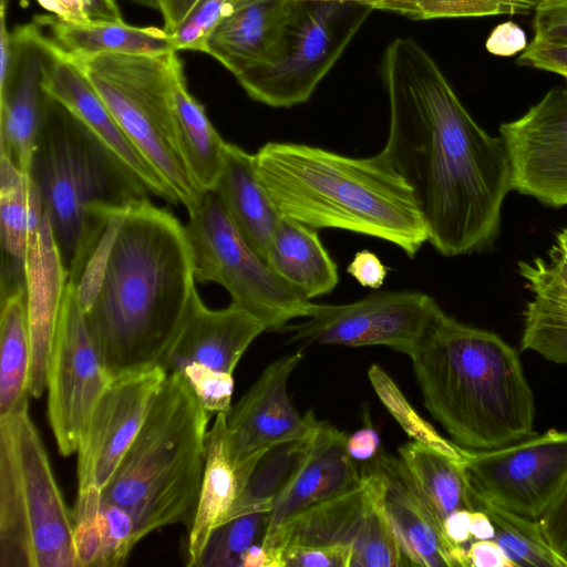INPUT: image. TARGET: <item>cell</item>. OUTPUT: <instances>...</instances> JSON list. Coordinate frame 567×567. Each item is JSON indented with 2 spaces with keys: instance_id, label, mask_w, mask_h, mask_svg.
Segmentation results:
<instances>
[{
  "instance_id": "27",
  "label": "cell",
  "mask_w": 567,
  "mask_h": 567,
  "mask_svg": "<svg viewBox=\"0 0 567 567\" xmlns=\"http://www.w3.org/2000/svg\"><path fill=\"white\" fill-rule=\"evenodd\" d=\"M244 489L228 447L227 414L217 413L206 437V462L187 544V566L197 567L213 530L224 524Z\"/></svg>"
},
{
  "instance_id": "48",
  "label": "cell",
  "mask_w": 567,
  "mask_h": 567,
  "mask_svg": "<svg viewBox=\"0 0 567 567\" xmlns=\"http://www.w3.org/2000/svg\"><path fill=\"white\" fill-rule=\"evenodd\" d=\"M350 274L361 286L378 289L386 277L388 270L379 257L367 249L358 251L347 267Z\"/></svg>"
},
{
  "instance_id": "34",
  "label": "cell",
  "mask_w": 567,
  "mask_h": 567,
  "mask_svg": "<svg viewBox=\"0 0 567 567\" xmlns=\"http://www.w3.org/2000/svg\"><path fill=\"white\" fill-rule=\"evenodd\" d=\"M319 422V420H318ZM269 449L257 462L227 520L256 512H270L274 501L306 457L317 431Z\"/></svg>"
},
{
  "instance_id": "38",
  "label": "cell",
  "mask_w": 567,
  "mask_h": 567,
  "mask_svg": "<svg viewBox=\"0 0 567 567\" xmlns=\"http://www.w3.org/2000/svg\"><path fill=\"white\" fill-rule=\"evenodd\" d=\"M269 512H256L231 518L210 534L197 567H241L245 551L261 544Z\"/></svg>"
},
{
  "instance_id": "5",
  "label": "cell",
  "mask_w": 567,
  "mask_h": 567,
  "mask_svg": "<svg viewBox=\"0 0 567 567\" xmlns=\"http://www.w3.org/2000/svg\"><path fill=\"white\" fill-rule=\"evenodd\" d=\"M209 412L181 372L168 373L127 453L101 491L135 523L138 543L167 525L190 528L206 462Z\"/></svg>"
},
{
  "instance_id": "10",
  "label": "cell",
  "mask_w": 567,
  "mask_h": 567,
  "mask_svg": "<svg viewBox=\"0 0 567 567\" xmlns=\"http://www.w3.org/2000/svg\"><path fill=\"white\" fill-rule=\"evenodd\" d=\"M372 10L352 0H297L274 56L235 75L237 82L271 107L307 102Z\"/></svg>"
},
{
  "instance_id": "25",
  "label": "cell",
  "mask_w": 567,
  "mask_h": 567,
  "mask_svg": "<svg viewBox=\"0 0 567 567\" xmlns=\"http://www.w3.org/2000/svg\"><path fill=\"white\" fill-rule=\"evenodd\" d=\"M297 0H235L210 33L206 54L237 75L274 56Z\"/></svg>"
},
{
  "instance_id": "47",
  "label": "cell",
  "mask_w": 567,
  "mask_h": 567,
  "mask_svg": "<svg viewBox=\"0 0 567 567\" xmlns=\"http://www.w3.org/2000/svg\"><path fill=\"white\" fill-rule=\"evenodd\" d=\"M526 47L525 31L513 21L497 24L485 41L487 52L497 56H513Z\"/></svg>"
},
{
  "instance_id": "7",
  "label": "cell",
  "mask_w": 567,
  "mask_h": 567,
  "mask_svg": "<svg viewBox=\"0 0 567 567\" xmlns=\"http://www.w3.org/2000/svg\"><path fill=\"white\" fill-rule=\"evenodd\" d=\"M0 567H78L72 512L28 406L0 419Z\"/></svg>"
},
{
  "instance_id": "50",
  "label": "cell",
  "mask_w": 567,
  "mask_h": 567,
  "mask_svg": "<svg viewBox=\"0 0 567 567\" xmlns=\"http://www.w3.org/2000/svg\"><path fill=\"white\" fill-rule=\"evenodd\" d=\"M379 435L371 427H363L348 436L347 450L353 460H371L379 450Z\"/></svg>"
},
{
  "instance_id": "30",
  "label": "cell",
  "mask_w": 567,
  "mask_h": 567,
  "mask_svg": "<svg viewBox=\"0 0 567 567\" xmlns=\"http://www.w3.org/2000/svg\"><path fill=\"white\" fill-rule=\"evenodd\" d=\"M173 134L178 155L195 185L203 192L216 186L225 159L226 143L187 90L183 68L172 91Z\"/></svg>"
},
{
  "instance_id": "3",
  "label": "cell",
  "mask_w": 567,
  "mask_h": 567,
  "mask_svg": "<svg viewBox=\"0 0 567 567\" xmlns=\"http://www.w3.org/2000/svg\"><path fill=\"white\" fill-rule=\"evenodd\" d=\"M406 355L425 408L457 445L493 450L537 434L518 352L498 334L464 324L436 305Z\"/></svg>"
},
{
  "instance_id": "19",
  "label": "cell",
  "mask_w": 567,
  "mask_h": 567,
  "mask_svg": "<svg viewBox=\"0 0 567 567\" xmlns=\"http://www.w3.org/2000/svg\"><path fill=\"white\" fill-rule=\"evenodd\" d=\"M370 497L362 484L313 505L262 539L269 567H350Z\"/></svg>"
},
{
  "instance_id": "49",
  "label": "cell",
  "mask_w": 567,
  "mask_h": 567,
  "mask_svg": "<svg viewBox=\"0 0 567 567\" xmlns=\"http://www.w3.org/2000/svg\"><path fill=\"white\" fill-rule=\"evenodd\" d=\"M470 566L516 567L495 539H477L467 549Z\"/></svg>"
},
{
  "instance_id": "13",
  "label": "cell",
  "mask_w": 567,
  "mask_h": 567,
  "mask_svg": "<svg viewBox=\"0 0 567 567\" xmlns=\"http://www.w3.org/2000/svg\"><path fill=\"white\" fill-rule=\"evenodd\" d=\"M437 302L419 291H381L346 305H312L305 322L287 326L290 342L386 346L405 354Z\"/></svg>"
},
{
  "instance_id": "53",
  "label": "cell",
  "mask_w": 567,
  "mask_h": 567,
  "mask_svg": "<svg viewBox=\"0 0 567 567\" xmlns=\"http://www.w3.org/2000/svg\"><path fill=\"white\" fill-rule=\"evenodd\" d=\"M241 567H269V558L261 544H255L245 551Z\"/></svg>"
},
{
  "instance_id": "33",
  "label": "cell",
  "mask_w": 567,
  "mask_h": 567,
  "mask_svg": "<svg viewBox=\"0 0 567 567\" xmlns=\"http://www.w3.org/2000/svg\"><path fill=\"white\" fill-rule=\"evenodd\" d=\"M399 458L440 518L460 509L475 511V496L461 463L419 442L398 450Z\"/></svg>"
},
{
  "instance_id": "9",
  "label": "cell",
  "mask_w": 567,
  "mask_h": 567,
  "mask_svg": "<svg viewBox=\"0 0 567 567\" xmlns=\"http://www.w3.org/2000/svg\"><path fill=\"white\" fill-rule=\"evenodd\" d=\"M197 282H215L230 305L256 317L266 330L307 318L312 302L284 281L250 247L214 190L206 192L184 226Z\"/></svg>"
},
{
  "instance_id": "18",
  "label": "cell",
  "mask_w": 567,
  "mask_h": 567,
  "mask_svg": "<svg viewBox=\"0 0 567 567\" xmlns=\"http://www.w3.org/2000/svg\"><path fill=\"white\" fill-rule=\"evenodd\" d=\"M43 30L34 19L13 29L12 66L0 86V155L28 176L44 116V80L60 55Z\"/></svg>"
},
{
  "instance_id": "22",
  "label": "cell",
  "mask_w": 567,
  "mask_h": 567,
  "mask_svg": "<svg viewBox=\"0 0 567 567\" xmlns=\"http://www.w3.org/2000/svg\"><path fill=\"white\" fill-rule=\"evenodd\" d=\"M265 330L256 317L233 305L219 310L207 308L197 292L159 364L167 373L178 372L188 363L233 373L247 348Z\"/></svg>"
},
{
  "instance_id": "41",
  "label": "cell",
  "mask_w": 567,
  "mask_h": 567,
  "mask_svg": "<svg viewBox=\"0 0 567 567\" xmlns=\"http://www.w3.org/2000/svg\"><path fill=\"white\" fill-rule=\"evenodd\" d=\"M99 522L102 547L96 567L122 566L137 544L133 517L121 506L102 501Z\"/></svg>"
},
{
  "instance_id": "6",
  "label": "cell",
  "mask_w": 567,
  "mask_h": 567,
  "mask_svg": "<svg viewBox=\"0 0 567 567\" xmlns=\"http://www.w3.org/2000/svg\"><path fill=\"white\" fill-rule=\"evenodd\" d=\"M29 178L66 270L97 207H126L150 192L62 103L47 96Z\"/></svg>"
},
{
  "instance_id": "40",
  "label": "cell",
  "mask_w": 567,
  "mask_h": 567,
  "mask_svg": "<svg viewBox=\"0 0 567 567\" xmlns=\"http://www.w3.org/2000/svg\"><path fill=\"white\" fill-rule=\"evenodd\" d=\"M102 503L101 489L87 487L78 491L72 511L73 545L78 567H96L101 547L102 533L99 511Z\"/></svg>"
},
{
  "instance_id": "29",
  "label": "cell",
  "mask_w": 567,
  "mask_h": 567,
  "mask_svg": "<svg viewBox=\"0 0 567 567\" xmlns=\"http://www.w3.org/2000/svg\"><path fill=\"white\" fill-rule=\"evenodd\" d=\"M34 20L48 28L51 40L69 58L176 51L165 30L156 27H134L124 20L74 23L53 14L37 16Z\"/></svg>"
},
{
  "instance_id": "21",
  "label": "cell",
  "mask_w": 567,
  "mask_h": 567,
  "mask_svg": "<svg viewBox=\"0 0 567 567\" xmlns=\"http://www.w3.org/2000/svg\"><path fill=\"white\" fill-rule=\"evenodd\" d=\"M532 298L523 311L520 348L567 367V227L545 257L518 262Z\"/></svg>"
},
{
  "instance_id": "23",
  "label": "cell",
  "mask_w": 567,
  "mask_h": 567,
  "mask_svg": "<svg viewBox=\"0 0 567 567\" xmlns=\"http://www.w3.org/2000/svg\"><path fill=\"white\" fill-rule=\"evenodd\" d=\"M347 441L348 435L331 423L318 422L306 457L274 501L262 539L302 511L362 484Z\"/></svg>"
},
{
  "instance_id": "24",
  "label": "cell",
  "mask_w": 567,
  "mask_h": 567,
  "mask_svg": "<svg viewBox=\"0 0 567 567\" xmlns=\"http://www.w3.org/2000/svg\"><path fill=\"white\" fill-rule=\"evenodd\" d=\"M44 89L69 109L143 183L150 194L175 204L167 186L122 131L93 85L61 50L47 74Z\"/></svg>"
},
{
  "instance_id": "42",
  "label": "cell",
  "mask_w": 567,
  "mask_h": 567,
  "mask_svg": "<svg viewBox=\"0 0 567 567\" xmlns=\"http://www.w3.org/2000/svg\"><path fill=\"white\" fill-rule=\"evenodd\" d=\"M178 372L209 413H229L234 390L233 373L214 370L200 363H188Z\"/></svg>"
},
{
  "instance_id": "39",
  "label": "cell",
  "mask_w": 567,
  "mask_h": 567,
  "mask_svg": "<svg viewBox=\"0 0 567 567\" xmlns=\"http://www.w3.org/2000/svg\"><path fill=\"white\" fill-rule=\"evenodd\" d=\"M404 559L394 532L370 497L353 544L350 567H400L405 565Z\"/></svg>"
},
{
  "instance_id": "54",
  "label": "cell",
  "mask_w": 567,
  "mask_h": 567,
  "mask_svg": "<svg viewBox=\"0 0 567 567\" xmlns=\"http://www.w3.org/2000/svg\"><path fill=\"white\" fill-rule=\"evenodd\" d=\"M144 6L159 10L164 0H133Z\"/></svg>"
},
{
  "instance_id": "32",
  "label": "cell",
  "mask_w": 567,
  "mask_h": 567,
  "mask_svg": "<svg viewBox=\"0 0 567 567\" xmlns=\"http://www.w3.org/2000/svg\"><path fill=\"white\" fill-rule=\"evenodd\" d=\"M31 337L25 291L0 302V419L28 406Z\"/></svg>"
},
{
  "instance_id": "28",
  "label": "cell",
  "mask_w": 567,
  "mask_h": 567,
  "mask_svg": "<svg viewBox=\"0 0 567 567\" xmlns=\"http://www.w3.org/2000/svg\"><path fill=\"white\" fill-rule=\"evenodd\" d=\"M269 267L307 299L331 292L338 284V268L317 230L281 216L266 258Z\"/></svg>"
},
{
  "instance_id": "44",
  "label": "cell",
  "mask_w": 567,
  "mask_h": 567,
  "mask_svg": "<svg viewBox=\"0 0 567 567\" xmlns=\"http://www.w3.org/2000/svg\"><path fill=\"white\" fill-rule=\"evenodd\" d=\"M533 13V40L567 45V0H540Z\"/></svg>"
},
{
  "instance_id": "4",
  "label": "cell",
  "mask_w": 567,
  "mask_h": 567,
  "mask_svg": "<svg viewBox=\"0 0 567 567\" xmlns=\"http://www.w3.org/2000/svg\"><path fill=\"white\" fill-rule=\"evenodd\" d=\"M256 173L282 217L386 240L410 258L427 241L411 187L386 154L349 157L290 142H268Z\"/></svg>"
},
{
  "instance_id": "55",
  "label": "cell",
  "mask_w": 567,
  "mask_h": 567,
  "mask_svg": "<svg viewBox=\"0 0 567 567\" xmlns=\"http://www.w3.org/2000/svg\"><path fill=\"white\" fill-rule=\"evenodd\" d=\"M352 1H358V2H362V3H365V4H369L370 7L373 8L374 10V7L377 6V3L380 1V0H352Z\"/></svg>"
},
{
  "instance_id": "36",
  "label": "cell",
  "mask_w": 567,
  "mask_h": 567,
  "mask_svg": "<svg viewBox=\"0 0 567 567\" xmlns=\"http://www.w3.org/2000/svg\"><path fill=\"white\" fill-rule=\"evenodd\" d=\"M235 0H164L159 11L175 50L206 53L207 40Z\"/></svg>"
},
{
  "instance_id": "15",
  "label": "cell",
  "mask_w": 567,
  "mask_h": 567,
  "mask_svg": "<svg viewBox=\"0 0 567 567\" xmlns=\"http://www.w3.org/2000/svg\"><path fill=\"white\" fill-rule=\"evenodd\" d=\"M367 491L394 532L408 564L468 567L467 549L452 542L443 520L399 457L377 453L360 471Z\"/></svg>"
},
{
  "instance_id": "14",
  "label": "cell",
  "mask_w": 567,
  "mask_h": 567,
  "mask_svg": "<svg viewBox=\"0 0 567 567\" xmlns=\"http://www.w3.org/2000/svg\"><path fill=\"white\" fill-rule=\"evenodd\" d=\"M161 364L112 377L95 402L78 445L79 489L101 491L137 436L166 377Z\"/></svg>"
},
{
  "instance_id": "1",
  "label": "cell",
  "mask_w": 567,
  "mask_h": 567,
  "mask_svg": "<svg viewBox=\"0 0 567 567\" xmlns=\"http://www.w3.org/2000/svg\"><path fill=\"white\" fill-rule=\"evenodd\" d=\"M380 73L390 107L382 151L411 187L427 240L446 257L487 248L513 190L503 138L474 121L437 63L412 38L388 44Z\"/></svg>"
},
{
  "instance_id": "45",
  "label": "cell",
  "mask_w": 567,
  "mask_h": 567,
  "mask_svg": "<svg viewBox=\"0 0 567 567\" xmlns=\"http://www.w3.org/2000/svg\"><path fill=\"white\" fill-rule=\"evenodd\" d=\"M516 63L558 74L567 81V45H556L532 40L519 54Z\"/></svg>"
},
{
  "instance_id": "8",
  "label": "cell",
  "mask_w": 567,
  "mask_h": 567,
  "mask_svg": "<svg viewBox=\"0 0 567 567\" xmlns=\"http://www.w3.org/2000/svg\"><path fill=\"white\" fill-rule=\"evenodd\" d=\"M69 58V56H68ZM99 93L115 121L172 193L192 213L203 193L175 146L172 91L183 68L176 51L70 58Z\"/></svg>"
},
{
  "instance_id": "35",
  "label": "cell",
  "mask_w": 567,
  "mask_h": 567,
  "mask_svg": "<svg viewBox=\"0 0 567 567\" xmlns=\"http://www.w3.org/2000/svg\"><path fill=\"white\" fill-rule=\"evenodd\" d=\"M494 526V539L516 567H567V558L546 539L538 520L529 519L489 503L475 499Z\"/></svg>"
},
{
  "instance_id": "51",
  "label": "cell",
  "mask_w": 567,
  "mask_h": 567,
  "mask_svg": "<svg viewBox=\"0 0 567 567\" xmlns=\"http://www.w3.org/2000/svg\"><path fill=\"white\" fill-rule=\"evenodd\" d=\"M471 513L470 509H460L450 514L443 520L444 530L452 542L463 545L472 537L470 530Z\"/></svg>"
},
{
  "instance_id": "52",
  "label": "cell",
  "mask_w": 567,
  "mask_h": 567,
  "mask_svg": "<svg viewBox=\"0 0 567 567\" xmlns=\"http://www.w3.org/2000/svg\"><path fill=\"white\" fill-rule=\"evenodd\" d=\"M471 536L477 539H494L495 529L489 516L481 511L475 509L471 513Z\"/></svg>"
},
{
  "instance_id": "43",
  "label": "cell",
  "mask_w": 567,
  "mask_h": 567,
  "mask_svg": "<svg viewBox=\"0 0 567 567\" xmlns=\"http://www.w3.org/2000/svg\"><path fill=\"white\" fill-rule=\"evenodd\" d=\"M43 9L64 21L91 23L123 21L115 0H35Z\"/></svg>"
},
{
  "instance_id": "20",
  "label": "cell",
  "mask_w": 567,
  "mask_h": 567,
  "mask_svg": "<svg viewBox=\"0 0 567 567\" xmlns=\"http://www.w3.org/2000/svg\"><path fill=\"white\" fill-rule=\"evenodd\" d=\"M30 229L25 296L31 337L29 393L39 399L47 389L48 369L68 282V270L35 186L29 178Z\"/></svg>"
},
{
  "instance_id": "16",
  "label": "cell",
  "mask_w": 567,
  "mask_h": 567,
  "mask_svg": "<svg viewBox=\"0 0 567 567\" xmlns=\"http://www.w3.org/2000/svg\"><path fill=\"white\" fill-rule=\"evenodd\" d=\"M302 359L297 351L275 360L227 414L228 447L244 488L271 447L299 440L316 427L312 410L301 416L288 395V380Z\"/></svg>"
},
{
  "instance_id": "26",
  "label": "cell",
  "mask_w": 567,
  "mask_h": 567,
  "mask_svg": "<svg viewBox=\"0 0 567 567\" xmlns=\"http://www.w3.org/2000/svg\"><path fill=\"white\" fill-rule=\"evenodd\" d=\"M213 190L241 236L266 261L281 215L257 176L255 156L227 142L223 169Z\"/></svg>"
},
{
  "instance_id": "17",
  "label": "cell",
  "mask_w": 567,
  "mask_h": 567,
  "mask_svg": "<svg viewBox=\"0 0 567 567\" xmlns=\"http://www.w3.org/2000/svg\"><path fill=\"white\" fill-rule=\"evenodd\" d=\"M513 190L550 207L567 206V89L549 90L520 117L499 126Z\"/></svg>"
},
{
  "instance_id": "11",
  "label": "cell",
  "mask_w": 567,
  "mask_h": 567,
  "mask_svg": "<svg viewBox=\"0 0 567 567\" xmlns=\"http://www.w3.org/2000/svg\"><path fill=\"white\" fill-rule=\"evenodd\" d=\"M461 465L475 499L539 520L567 485V431L493 450L464 447Z\"/></svg>"
},
{
  "instance_id": "37",
  "label": "cell",
  "mask_w": 567,
  "mask_h": 567,
  "mask_svg": "<svg viewBox=\"0 0 567 567\" xmlns=\"http://www.w3.org/2000/svg\"><path fill=\"white\" fill-rule=\"evenodd\" d=\"M368 375L380 401L413 441L422 443L455 462H462L464 447L440 435L430 423L421 417L380 365L372 364Z\"/></svg>"
},
{
  "instance_id": "2",
  "label": "cell",
  "mask_w": 567,
  "mask_h": 567,
  "mask_svg": "<svg viewBox=\"0 0 567 567\" xmlns=\"http://www.w3.org/2000/svg\"><path fill=\"white\" fill-rule=\"evenodd\" d=\"M68 281L112 377L159 364L197 293L184 225L148 198L94 210Z\"/></svg>"
},
{
  "instance_id": "12",
  "label": "cell",
  "mask_w": 567,
  "mask_h": 567,
  "mask_svg": "<svg viewBox=\"0 0 567 567\" xmlns=\"http://www.w3.org/2000/svg\"><path fill=\"white\" fill-rule=\"evenodd\" d=\"M112 375L66 282L48 369V419L61 455L76 453L93 406Z\"/></svg>"
},
{
  "instance_id": "46",
  "label": "cell",
  "mask_w": 567,
  "mask_h": 567,
  "mask_svg": "<svg viewBox=\"0 0 567 567\" xmlns=\"http://www.w3.org/2000/svg\"><path fill=\"white\" fill-rule=\"evenodd\" d=\"M538 522L548 543L567 558V485Z\"/></svg>"
},
{
  "instance_id": "31",
  "label": "cell",
  "mask_w": 567,
  "mask_h": 567,
  "mask_svg": "<svg viewBox=\"0 0 567 567\" xmlns=\"http://www.w3.org/2000/svg\"><path fill=\"white\" fill-rule=\"evenodd\" d=\"M29 229V176L0 155V297L25 291Z\"/></svg>"
}]
</instances>
